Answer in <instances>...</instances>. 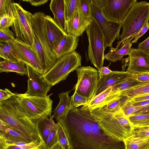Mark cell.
<instances>
[{"label": "cell", "mask_w": 149, "mask_h": 149, "mask_svg": "<svg viewBox=\"0 0 149 149\" xmlns=\"http://www.w3.org/2000/svg\"><path fill=\"white\" fill-rule=\"evenodd\" d=\"M65 22L69 21L79 10V0H64Z\"/></svg>", "instance_id": "cell-32"}, {"label": "cell", "mask_w": 149, "mask_h": 149, "mask_svg": "<svg viewBox=\"0 0 149 149\" xmlns=\"http://www.w3.org/2000/svg\"><path fill=\"white\" fill-rule=\"evenodd\" d=\"M87 113L90 114L104 133L114 142H123L132 135L134 127L122 109L111 113L98 108Z\"/></svg>", "instance_id": "cell-2"}, {"label": "cell", "mask_w": 149, "mask_h": 149, "mask_svg": "<svg viewBox=\"0 0 149 149\" xmlns=\"http://www.w3.org/2000/svg\"><path fill=\"white\" fill-rule=\"evenodd\" d=\"M64 129L71 149H125L123 142H114L89 113L72 108L57 121Z\"/></svg>", "instance_id": "cell-1"}, {"label": "cell", "mask_w": 149, "mask_h": 149, "mask_svg": "<svg viewBox=\"0 0 149 149\" xmlns=\"http://www.w3.org/2000/svg\"><path fill=\"white\" fill-rule=\"evenodd\" d=\"M0 93V102L7 100L15 94L14 93L6 88L4 90L1 89Z\"/></svg>", "instance_id": "cell-44"}, {"label": "cell", "mask_w": 149, "mask_h": 149, "mask_svg": "<svg viewBox=\"0 0 149 149\" xmlns=\"http://www.w3.org/2000/svg\"><path fill=\"white\" fill-rule=\"evenodd\" d=\"M44 24L50 47L53 51L67 33L55 22L50 15L45 16Z\"/></svg>", "instance_id": "cell-18"}, {"label": "cell", "mask_w": 149, "mask_h": 149, "mask_svg": "<svg viewBox=\"0 0 149 149\" xmlns=\"http://www.w3.org/2000/svg\"><path fill=\"white\" fill-rule=\"evenodd\" d=\"M11 42H0V56L4 60L26 63L12 45Z\"/></svg>", "instance_id": "cell-26"}, {"label": "cell", "mask_w": 149, "mask_h": 149, "mask_svg": "<svg viewBox=\"0 0 149 149\" xmlns=\"http://www.w3.org/2000/svg\"><path fill=\"white\" fill-rule=\"evenodd\" d=\"M132 39L123 42L120 45V48H114L112 47H110L109 52L104 54V59L113 62L123 59L124 56L128 55L131 49L132 43L131 42Z\"/></svg>", "instance_id": "cell-25"}, {"label": "cell", "mask_w": 149, "mask_h": 149, "mask_svg": "<svg viewBox=\"0 0 149 149\" xmlns=\"http://www.w3.org/2000/svg\"><path fill=\"white\" fill-rule=\"evenodd\" d=\"M128 118L134 127L149 126V113H141L132 115Z\"/></svg>", "instance_id": "cell-31"}, {"label": "cell", "mask_w": 149, "mask_h": 149, "mask_svg": "<svg viewBox=\"0 0 149 149\" xmlns=\"http://www.w3.org/2000/svg\"><path fill=\"white\" fill-rule=\"evenodd\" d=\"M15 39L14 32L9 28L0 29V42L13 41Z\"/></svg>", "instance_id": "cell-38"}, {"label": "cell", "mask_w": 149, "mask_h": 149, "mask_svg": "<svg viewBox=\"0 0 149 149\" xmlns=\"http://www.w3.org/2000/svg\"><path fill=\"white\" fill-rule=\"evenodd\" d=\"M12 44L26 62L27 65L42 75L43 71L42 65L31 46L16 38Z\"/></svg>", "instance_id": "cell-15"}, {"label": "cell", "mask_w": 149, "mask_h": 149, "mask_svg": "<svg viewBox=\"0 0 149 149\" xmlns=\"http://www.w3.org/2000/svg\"><path fill=\"white\" fill-rule=\"evenodd\" d=\"M49 7L54 15V21L66 32L64 0H52Z\"/></svg>", "instance_id": "cell-23"}, {"label": "cell", "mask_w": 149, "mask_h": 149, "mask_svg": "<svg viewBox=\"0 0 149 149\" xmlns=\"http://www.w3.org/2000/svg\"><path fill=\"white\" fill-rule=\"evenodd\" d=\"M149 19V2H136L131 7L121 23L123 31L116 48L136 36Z\"/></svg>", "instance_id": "cell-5"}, {"label": "cell", "mask_w": 149, "mask_h": 149, "mask_svg": "<svg viewBox=\"0 0 149 149\" xmlns=\"http://www.w3.org/2000/svg\"><path fill=\"white\" fill-rule=\"evenodd\" d=\"M112 71L110 70L108 67H103L98 70L99 75H106L109 74Z\"/></svg>", "instance_id": "cell-49"}, {"label": "cell", "mask_w": 149, "mask_h": 149, "mask_svg": "<svg viewBox=\"0 0 149 149\" xmlns=\"http://www.w3.org/2000/svg\"><path fill=\"white\" fill-rule=\"evenodd\" d=\"M128 99L132 103L148 100H149V94L139 96L131 99L128 98Z\"/></svg>", "instance_id": "cell-47"}, {"label": "cell", "mask_w": 149, "mask_h": 149, "mask_svg": "<svg viewBox=\"0 0 149 149\" xmlns=\"http://www.w3.org/2000/svg\"><path fill=\"white\" fill-rule=\"evenodd\" d=\"M91 3L92 0H79V10L85 16L89 18L91 17Z\"/></svg>", "instance_id": "cell-40"}, {"label": "cell", "mask_w": 149, "mask_h": 149, "mask_svg": "<svg viewBox=\"0 0 149 149\" xmlns=\"http://www.w3.org/2000/svg\"><path fill=\"white\" fill-rule=\"evenodd\" d=\"M25 64L20 62H15L4 60L0 63V72H14L21 76H28L27 68Z\"/></svg>", "instance_id": "cell-27"}, {"label": "cell", "mask_w": 149, "mask_h": 149, "mask_svg": "<svg viewBox=\"0 0 149 149\" xmlns=\"http://www.w3.org/2000/svg\"><path fill=\"white\" fill-rule=\"evenodd\" d=\"M70 92H62L58 95L60 99L59 103L54 110L52 115L57 121L65 115L69 111L73 108L69 96Z\"/></svg>", "instance_id": "cell-24"}, {"label": "cell", "mask_w": 149, "mask_h": 149, "mask_svg": "<svg viewBox=\"0 0 149 149\" xmlns=\"http://www.w3.org/2000/svg\"><path fill=\"white\" fill-rule=\"evenodd\" d=\"M120 95L114 93L111 87L94 96L86 104L83 105L80 110L89 113L97 108L102 107L119 97Z\"/></svg>", "instance_id": "cell-19"}, {"label": "cell", "mask_w": 149, "mask_h": 149, "mask_svg": "<svg viewBox=\"0 0 149 149\" xmlns=\"http://www.w3.org/2000/svg\"><path fill=\"white\" fill-rule=\"evenodd\" d=\"M0 19V29L9 28L13 24V18L9 16L1 17Z\"/></svg>", "instance_id": "cell-42"}, {"label": "cell", "mask_w": 149, "mask_h": 149, "mask_svg": "<svg viewBox=\"0 0 149 149\" xmlns=\"http://www.w3.org/2000/svg\"><path fill=\"white\" fill-rule=\"evenodd\" d=\"M140 82L128 75L127 77L123 81L112 87V90L115 93L119 94L120 92L135 86Z\"/></svg>", "instance_id": "cell-33"}, {"label": "cell", "mask_w": 149, "mask_h": 149, "mask_svg": "<svg viewBox=\"0 0 149 149\" xmlns=\"http://www.w3.org/2000/svg\"><path fill=\"white\" fill-rule=\"evenodd\" d=\"M45 15L43 12H37L33 15L31 19L33 40L31 47L42 65L43 75L50 69L57 61L47 36L44 24Z\"/></svg>", "instance_id": "cell-3"}, {"label": "cell", "mask_w": 149, "mask_h": 149, "mask_svg": "<svg viewBox=\"0 0 149 149\" xmlns=\"http://www.w3.org/2000/svg\"><path fill=\"white\" fill-rule=\"evenodd\" d=\"M127 72L129 77L139 82H141L149 81V72Z\"/></svg>", "instance_id": "cell-41"}, {"label": "cell", "mask_w": 149, "mask_h": 149, "mask_svg": "<svg viewBox=\"0 0 149 149\" xmlns=\"http://www.w3.org/2000/svg\"><path fill=\"white\" fill-rule=\"evenodd\" d=\"M44 143L40 138L36 141L21 146L11 145L3 149H44Z\"/></svg>", "instance_id": "cell-34"}, {"label": "cell", "mask_w": 149, "mask_h": 149, "mask_svg": "<svg viewBox=\"0 0 149 149\" xmlns=\"http://www.w3.org/2000/svg\"><path fill=\"white\" fill-rule=\"evenodd\" d=\"M76 71L77 81L74 87L75 91L86 98L89 102L97 90L99 77L98 72L90 66L80 67Z\"/></svg>", "instance_id": "cell-11"}, {"label": "cell", "mask_w": 149, "mask_h": 149, "mask_svg": "<svg viewBox=\"0 0 149 149\" xmlns=\"http://www.w3.org/2000/svg\"><path fill=\"white\" fill-rule=\"evenodd\" d=\"M128 72H149V54L138 50L131 48L128 54Z\"/></svg>", "instance_id": "cell-16"}, {"label": "cell", "mask_w": 149, "mask_h": 149, "mask_svg": "<svg viewBox=\"0 0 149 149\" xmlns=\"http://www.w3.org/2000/svg\"><path fill=\"white\" fill-rule=\"evenodd\" d=\"M91 20L78 10L69 21L66 22V32L67 34L78 38L86 31Z\"/></svg>", "instance_id": "cell-17"}, {"label": "cell", "mask_w": 149, "mask_h": 149, "mask_svg": "<svg viewBox=\"0 0 149 149\" xmlns=\"http://www.w3.org/2000/svg\"><path fill=\"white\" fill-rule=\"evenodd\" d=\"M149 29L148 25V22L147 23L141 28L140 31L138 32L136 36L135 37L134 39L131 42L135 43L137 42L138 39L144 34Z\"/></svg>", "instance_id": "cell-46"}, {"label": "cell", "mask_w": 149, "mask_h": 149, "mask_svg": "<svg viewBox=\"0 0 149 149\" xmlns=\"http://www.w3.org/2000/svg\"><path fill=\"white\" fill-rule=\"evenodd\" d=\"M58 128L52 131L44 143V149H49L58 143Z\"/></svg>", "instance_id": "cell-37"}, {"label": "cell", "mask_w": 149, "mask_h": 149, "mask_svg": "<svg viewBox=\"0 0 149 149\" xmlns=\"http://www.w3.org/2000/svg\"><path fill=\"white\" fill-rule=\"evenodd\" d=\"M13 3L11 0H0V17L8 16L13 18Z\"/></svg>", "instance_id": "cell-36"}, {"label": "cell", "mask_w": 149, "mask_h": 149, "mask_svg": "<svg viewBox=\"0 0 149 149\" xmlns=\"http://www.w3.org/2000/svg\"><path fill=\"white\" fill-rule=\"evenodd\" d=\"M44 116L36 122V127L40 139L44 143L50 133L53 130L57 129L58 124L53 120L52 115Z\"/></svg>", "instance_id": "cell-22"}, {"label": "cell", "mask_w": 149, "mask_h": 149, "mask_svg": "<svg viewBox=\"0 0 149 149\" xmlns=\"http://www.w3.org/2000/svg\"><path fill=\"white\" fill-rule=\"evenodd\" d=\"M102 12L108 19L121 23L136 0H99Z\"/></svg>", "instance_id": "cell-12"}, {"label": "cell", "mask_w": 149, "mask_h": 149, "mask_svg": "<svg viewBox=\"0 0 149 149\" xmlns=\"http://www.w3.org/2000/svg\"><path fill=\"white\" fill-rule=\"evenodd\" d=\"M79 38L67 34L62 39L56 48L53 51L56 60L75 51L78 44Z\"/></svg>", "instance_id": "cell-21"}, {"label": "cell", "mask_w": 149, "mask_h": 149, "mask_svg": "<svg viewBox=\"0 0 149 149\" xmlns=\"http://www.w3.org/2000/svg\"><path fill=\"white\" fill-rule=\"evenodd\" d=\"M86 31L88 41V59L98 70L103 67L104 52L106 48L104 36L97 24L92 19Z\"/></svg>", "instance_id": "cell-9"}, {"label": "cell", "mask_w": 149, "mask_h": 149, "mask_svg": "<svg viewBox=\"0 0 149 149\" xmlns=\"http://www.w3.org/2000/svg\"><path fill=\"white\" fill-rule=\"evenodd\" d=\"M90 18L95 20L102 31L106 48L112 47L116 40H120L121 23L111 20L104 15L99 0H92Z\"/></svg>", "instance_id": "cell-8"}, {"label": "cell", "mask_w": 149, "mask_h": 149, "mask_svg": "<svg viewBox=\"0 0 149 149\" xmlns=\"http://www.w3.org/2000/svg\"><path fill=\"white\" fill-rule=\"evenodd\" d=\"M58 124V143L63 149H71L70 144L66 133L61 124Z\"/></svg>", "instance_id": "cell-35"}, {"label": "cell", "mask_w": 149, "mask_h": 149, "mask_svg": "<svg viewBox=\"0 0 149 149\" xmlns=\"http://www.w3.org/2000/svg\"><path fill=\"white\" fill-rule=\"evenodd\" d=\"M127 98L126 97L120 95L108 104L99 108L107 112L111 113H115L121 109L122 106Z\"/></svg>", "instance_id": "cell-30"}, {"label": "cell", "mask_w": 149, "mask_h": 149, "mask_svg": "<svg viewBox=\"0 0 149 149\" xmlns=\"http://www.w3.org/2000/svg\"><path fill=\"white\" fill-rule=\"evenodd\" d=\"M132 135L136 137L149 136V126L140 127H134Z\"/></svg>", "instance_id": "cell-43"}, {"label": "cell", "mask_w": 149, "mask_h": 149, "mask_svg": "<svg viewBox=\"0 0 149 149\" xmlns=\"http://www.w3.org/2000/svg\"><path fill=\"white\" fill-rule=\"evenodd\" d=\"M14 23L11 26L16 38L31 46L33 42L31 19L33 14L18 3L13 2Z\"/></svg>", "instance_id": "cell-10"}, {"label": "cell", "mask_w": 149, "mask_h": 149, "mask_svg": "<svg viewBox=\"0 0 149 149\" xmlns=\"http://www.w3.org/2000/svg\"><path fill=\"white\" fill-rule=\"evenodd\" d=\"M138 50L149 54V36L146 39L139 43L138 45Z\"/></svg>", "instance_id": "cell-45"}, {"label": "cell", "mask_w": 149, "mask_h": 149, "mask_svg": "<svg viewBox=\"0 0 149 149\" xmlns=\"http://www.w3.org/2000/svg\"><path fill=\"white\" fill-rule=\"evenodd\" d=\"M28 72L27 88L24 93L39 97L47 96L52 86L39 73L30 66L26 65Z\"/></svg>", "instance_id": "cell-13"}, {"label": "cell", "mask_w": 149, "mask_h": 149, "mask_svg": "<svg viewBox=\"0 0 149 149\" xmlns=\"http://www.w3.org/2000/svg\"><path fill=\"white\" fill-rule=\"evenodd\" d=\"M148 25L149 27V22L148 23Z\"/></svg>", "instance_id": "cell-53"}, {"label": "cell", "mask_w": 149, "mask_h": 149, "mask_svg": "<svg viewBox=\"0 0 149 149\" xmlns=\"http://www.w3.org/2000/svg\"><path fill=\"white\" fill-rule=\"evenodd\" d=\"M24 1L29 2L33 6H38L43 5L47 2L48 0H22Z\"/></svg>", "instance_id": "cell-48"}, {"label": "cell", "mask_w": 149, "mask_h": 149, "mask_svg": "<svg viewBox=\"0 0 149 149\" xmlns=\"http://www.w3.org/2000/svg\"><path fill=\"white\" fill-rule=\"evenodd\" d=\"M99 76L97 88L94 97L108 88L120 83L127 77L128 74L127 71H112L108 74L99 75Z\"/></svg>", "instance_id": "cell-20"}, {"label": "cell", "mask_w": 149, "mask_h": 149, "mask_svg": "<svg viewBox=\"0 0 149 149\" xmlns=\"http://www.w3.org/2000/svg\"><path fill=\"white\" fill-rule=\"evenodd\" d=\"M15 95L28 116L35 123L43 117L51 115L53 102L49 95L39 97L17 93Z\"/></svg>", "instance_id": "cell-6"}, {"label": "cell", "mask_w": 149, "mask_h": 149, "mask_svg": "<svg viewBox=\"0 0 149 149\" xmlns=\"http://www.w3.org/2000/svg\"><path fill=\"white\" fill-rule=\"evenodd\" d=\"M39 138L18 131L0 120V143L11 144L23 142L29 143Z\"/></svg>", "instance_id": "cell-14"}, {"label": "cell", "mask_w": 149, "mask_h": 149, "mask_svg": "<svg viewBox=\"0 0 149 149\" xmlns=\"http://www.w3.org/2000/svg\"><path fill=\"white\" fill-rule=\"evenodd\" d=\"M49 149H63L60 144L58 143Z\"/></svg>", "instance_id": "cell-50"}, {"label": "cell", "mask_w": 149, "mask_h": 149, "mask_svg": "<svg viewBox=\"0 0 149 149\" xmlns=\"http://www.w3.org/2000/svg\"><path fill=\"white\" fill-rule=\"evenodd\" d=\"M70 98L73 108H77L80 106L84 105L88 102L86 98L79 94L75 91Z\"/></svg>", "instance_id": "cell-39"}, {"label": "cell", "mask_w": 149, "mask_h": 149, "mask_svg": "<svg viewBox=\"0 0 149 149\" xmlns=\"http://www.w3.org/2000/svg\"><path fill=\"white\" fill-rule=\"evenodd\" d=\"M148 94H149V81L140 82L119 93L120 95L130 99Z\"/></svg>", "instance_id": "cell-28"}, {"label": "cell", "mask_w": 149, "mask_h": 149, "mask_svg": "<svg viewBox=\"0 0 149 149\" xmlns=\"http://www.w3.org/2000/svg\"><path fill=\"white\" fill-rule=\"evenodd\" d=\"M149 113V110H148L147 112H146V113Z\"/></svg>", "instance_id": "cell-52"}, {"label": "cell", "mask_w": 149, "mask_h": 149, "mask_svg": "<svg viewBox=\"0 0 149 149\" xmlns=\"http://www.w3.org/2000/svg\"><path fill=\"white\" fill-rule=\"evenodd\" d=\"M0 120L23 132L39 137L36 123L28 116L15 94L0 102Z\"/></svg>", "instance_id": "cell-4"}, {"label": "cell", "mask_w": 149, "mask_h": 149, "mask_svg": "<svg viewBox=\"0 0 149 149\" xmlns=\"http://www.w3.org/2000/svg\"><path fill=\"white\" fill-rule=\"evenodd\" d=\"M81 56L75 51L57 60L54 66L42 76L53 86L65 80L70 72L81 66Z\"/></svg>", "instance_id": "cell-7"}, {"label": "cell", "mask_w": 149, "mask_h": 149, "mask_svg": "<svg viewBox=\"0 0 149 149\" xmlns=\"http://www.w3.org/2000/svg\"><path fill=\"white\" fill-rule=\"evenodd\" d=\"M125 149H140L149 142V136L136 137L132 135L123 141Z\"/></svg>", "instance_id": "cell-29"}, {"label": "cell", "mask_w": 149, "mask_h": 149, "mask_svg": "<svg viewBox=\"0 0 149 149\" xmlns=\"http://www.w3.org/2000/svg\"><path fill=\"white\" fill-rule=\"evenodd\" d=\"M140 149H149V142L144 145Z\"/></svg>", "instance_id": "cell-51"}]
</instances>
